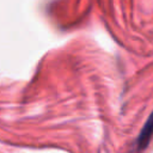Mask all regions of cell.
I'll list each match as a JSON object with an SVG mask.
<instances>
[{"mask_svg": "<svg viewBox=\"0 0 153 153\" xmlns=\"http://www.w3.org/2000/svg\"><path fill=\"white\" fill-rule=\"evenodd\" d=\"M152 135H153V111L149 115L148 120L146 121L145 126L142 127V129L140 131V135L137 136V145H136L137 151L143 149L148 145L149 139H151Z\"/></svg>", "mask_w": 153, "mask_h": 153, "instance_id": "obj_1", "label": "cell"}]
</instances>
